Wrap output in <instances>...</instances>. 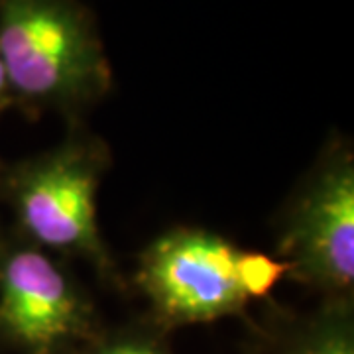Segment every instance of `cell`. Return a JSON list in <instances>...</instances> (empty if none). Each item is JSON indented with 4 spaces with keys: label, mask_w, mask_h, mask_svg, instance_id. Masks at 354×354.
<instances>
[{
    "label": "cell",
    "mask_w": 354,
    "mask_h": 354,
    "mask_svg": "<svg viewBox=\"0 0 354 354\" xmlns=\"http://www.w3.org/2000/svg\"><path fill=\"white\" fill-rule=\"evenodd\" d=\"M0 59L28 113H83L113 87L93 12L81 0H0Z\"/></svg>",
    "instance_id": "cell-1"
},
{
    "label": "cell",
    "mask_w": 354,
    "mask_h": 354,
    "mask_svg": "<svg viewBox=\"0 0 354 354\" xmlns=\"http://www.w3.org/2000/svg\"><path fill=\"white\" fill-rule=\"evenodd\" d=\"M104 158L88 140H69L20 164L6 181L24 239L46 252L81 256L106 278L113 258L97 221V189Z\"/></svg>",
    "instance_id": "cell-2"
},
{
    "label": "cell",
    "mask_w": 354,
    "mask_h": 354,
    "mask_svg": "<svg viewBox=\"0 0 354 354\" xmlns=\"http://www.w3.org/2000/svg\"><path fill=\"white\" fill-rule=\"evenodd\" d=\"M95 337L93 305L32 242L0 246V341L22 354H71Z\"/></svg>",
    "instance_id": "cell-3"
},
{
    "label": "cell",
    "mask_w": 354,
    "mask_h": 354,
    "mask_svg": "<svg viewBox=\"0 0 354 354\" xmlns=\"http://www.w3.org/2000/svg\"><path fill=\"white\" fill-rule=\"evenodd\" d=\"M230 242L203 228H176L140 256L138 286L156 323L183 327L239 315L248 304L236 279Z\"/></svg>",
    "instance_id": "cell-4"
},
{
    "label": "cell",
    "mask_w": 354,
    "mask_h": 354,
    "mask_svg": "<svg viewBox=\"0 0 354 354\" xmlns=\"http://www.w3.org/2000/svg\"><path fill=\"white\" fill-rule=\"evenodd\" d=\"M279 254L304 283L342 299L354 281V162L330 152L304 183L283 218Z\"/></svg>",
    "instance_id": "cell-5"
},
{
    "label": "cell",
    "mask_w": 354,
    "mask_h": 354,
    "mask_svg": "<svg viewBox=\"0 0 354 354\" xmlns=\"http://www.w3.org/2000/svg\"><path fill=\"white\" fill-rule=\"evenodd\" d=\"M281 354H354L351 299H330L319 313L299 323L283 342Z\"/></svg>",
    "instance_id": "cell-6"
},
{
    "label": "cell",
    "mask_w": 354,
    "mask_h": 354,
    "mask_svg": "<svg viewBox=\"0 0 354 354\" xmlns=\"http://www.w3.org/2000/svg\"><path fill=\"white\" fill-rule=\"evenodd\" d=\"M236 279L246 299H260L266 297L276 288L279 279L290 272V266L281 260H274L262 252H242L236 254Z\"/></svg>",
    "instance_id": "cell-7"
},
{
    "label": "cell",
    "mask_w": 354,
    "mask_h": 354,
    "mask_svg": "<svg viewBox=\"0 0 354 354\" xmlns=\"http://www.w3.org/2000/svg\"><path fill=\"white\" fill-rule=\"evenodd\" d=\"M88 354H171V351L153 333L124 330L97 341Z\"/></svg>",
    "instance_id": "cell-8"
},
{
    "label": "cell",
    "mask_w": 354,
    "mask_h": 354,
    "mask_svg": "<svg viewBox=\"0 0 354 354\" xmlns=\"http://www.w3.org/2000/svg\"><path fill=\"white\" fill-rule=\"evenodd\" d=\"M12 104V93H10V85H8V77H6V71H4V64L0 59V113Z\"/></svg>",
    "instance_id": "cell-9"
}]
</instances>
